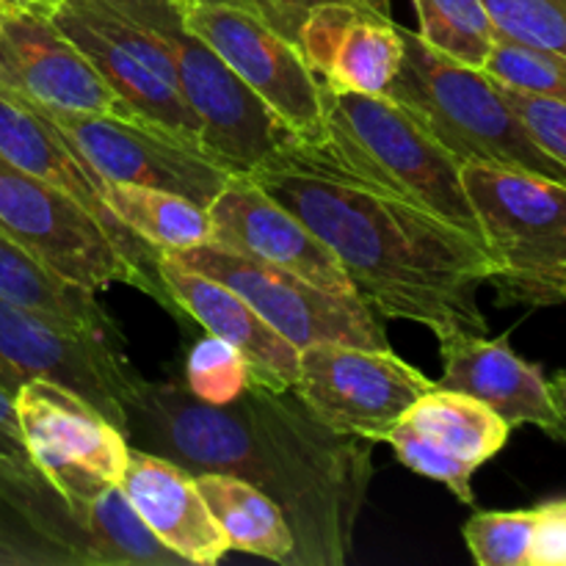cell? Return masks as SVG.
<instances>
[{"mask_svg": "<svg viewBox=\"0 0 566 566\" xmlns=\"http://www.w3.org/2000/svg\"><path fill=\"white\" fill-rule=\"evenodd\" d=\"M534 545L528 566H566V497L536 506Z\"/></svg>", "mask_w": 566, "mask_h": 566, "instance_id": "obj_35", "label": "cell"}, {"mask_svg": "<svg viewBox=\"0 0 566 566\" xmlns=\"http://www.w3.org/2000/svg\"><path fill=\"white\" fill-rule=\"evenodd\" d=\"M0 232L66 282L105 291L127 285L171 307L155 274L136 263L75 197L0 155Z\"/></svg>", "mask_w": 566, "mask_h": 566, "instance_id": "obj_7", "label": "cell"}, {"mask_svg": "<svg viewBox=\"0 0 566 566\" xmlns=\"http://www.w3.org/2000/svg\"><path fill=\"white\" fill-rule=\"evenodd\" d=\"M307 147L357 180L484 241L459 160L387 94L324 88V136Z\"/></svg>", "mask_w": 566, "mask_h": 566, "instance_id": "obj_3", "label": "cell"}, {"mask_svg": "<svg viewBox=\"0 0 566 566\" xmlns=\"http://www.w3.org/2000/svg\"><path fill=\"white\" fill-rule=\"evenodd\" d=\"M108 208L133 235L142 238L155 252H182V249L202 247L213 238L208 210L180 193L111 182Z\"/></svg>", "mask_w": 566, "mask_h": 566, "instance_id": "obj_26", "label": "cell"}, {"mask_svg": "<svg viewBox=\"0 0 566 566\" xmlns=\"http://www.w3.org/2000/svg\"><path fill=\"white\" fill-rule=\"evenodd\" d=\"M536 509L475 512L464 523V542L479 566H528L536 531Z\"/></svg>", "mask_w": 566, "mask_h": 566, "instance_id": "obj_29", "label": "cell"}, {"mask_svg": "<svg viewBox=\"0 0 566 566\" xmlns=\"http://www.w3.org/2000/svg\"><path fill=\"white\" fill-rule=\"evenodd\" d=\"M133 448L191 475L258 486L293 531L287 566H343L370 486V446L321 423L293 390L249 385L230 403L199 401L182 381H142L125 415Z\"/></svg>", "mask_w": 566, "mask_h": 566, "instance_id": "obj_1", "label": "cell"}, {"mask_svg": "<svg viewBox=\"0 0 566 566\" xmlns=\"http://www.w3.org/2000/svg\"><path fill=\"white\" fill-rule=\"evenodd\" d=\"M31 108L48 116L81 149L83 158L111 182L180 193L208 210L232 177L202 149L144 119L86 114V111H48L39 105Z\"/></svg>", "mask_w": 566, "mask_h": 566, "instance_id": "obj_14", "label": "cell"}, {"mask_svg": "<svg viewBox=\"0 0 566 566\" xmlns=\"http://www.w3.org/2000/svg\"><path fill=\"white\" fill-rule=\"evenodd\" d=\"M0 296L64 321V324L119 337L111 315L97 302V293L44 269L3 232H0Z\"/></svg>", "mask_w": 566, "mask_h": 566, "instance_id": "obj_25", "label": "cell"}, {"mask_svg": "<svg viewBox=\"0 0 566 566\" xmlns=\"http://www.w3.org/2000/svg\"><path fill=\"white\" fill-rule=\"evenodd\" d=\"M210 241L285 269L343 296H357L332 249L252 177H230L208 208Z\"/></svg>", "mask_w": 566, "mask_h": 566, "instance_id": "obj_18", "label": "cell"}, {"mask_svg": "<svg viewBox=\"0 0 566 566\" xmlns=\"http://www.w3.org/2000/svg\"><path fill=\"white\" fill-rule=\"evenodd\" d=\"M492 260L497 304L553 307L566 302V186L528 171L462 166Z\"/></svg>", "mask_w": 566, "mask_h": 566, "instance_id": "obj_5", "label": "cell"}, {"mask_svg": "<svg viewBox=\"0 0 566 566\" xmlns=\"http://www.w3.org/2000/svg\"><path fill=\"white\" fill-rule=\"evenodd\" d=\"M509 437L512 426L486 403L434 385L387 431L385 442L412 473L448 486L459 503L473 506L475 470L495 459Z\"/></svg>", "mask_w": 566, "mask_h": 566, "instance_id": "obj_17", "label": "cell"}, {"mask_svg": "<svg viewBox=\"0 0 566 566\" xmlns=\"http://www.w3.org/2000/svg\"><path fill=\"white\" fill-rule=\"evenodd\" d=\"M155 269L171 310L186 313L208 335L221 337L243 354L249 385L271 392L293 390L298 376V348L271 329L247 298L238 296L232 287L177 263L166 252H158Z\"/></svg>", "mask_w": 566, "mask_h": 566, "instance_id": "obj_21", "label": "cell"}, {"mask_svg": "<svg viewBox=\"0 0 566 566\" xmlns=\"http://www.w3.org/2000/svg\"><path fill=\"white\" fill-rule=\"evenodd\" d=\"M429 48L468 66H484L497 31L481 0H412Z\"/></svg>", "mask_w": 566, "mask_h": 566, "instance_id": "obj_27", "label": "cell"}, {"mask_svg": "<svg viewBox=\"0 0 566 566\" xmlns=\"http://www.w3.org/2000/svg\"><path fill=\"white\" fill-rule=\"evenodd\" d=\"M481 70L520 92L566 103V55L497 36Z\"/></svg>", "mask_w": 566, "mask_h": 566, "instance_id": "obj_28", "label": "cell"}, {"mask_svg": "<svg viewBox=\"0 0 566 566\" xmlns=\"http://www.w3.org/2000/svg\"><path fill=\"white\" fill-rule=\"evenodd\" d=\"M551 381V396H553V403H556V409L562 412V418L566 420V370H558Z\"/></svg>", "mask_w": 566, "mask_h": 566, "instance_id": "obj_37", "label": "cell"}, {"mask_svg": "<svg viewBox=\"0 0 566 566\" xmlns=\"http://www.w3.org/2000/svg\"><path fill=\"white\" fill-rule=\"evenodd\" d=\"M182 385L199 401L230 403L249 387L247 359L235 346L205 332V337L188 348Z\"/></svg>", "mask_w": 566, "mask_h": 566, "instance_id": "obj_30", "label": "cell"}, {"mask_svg": "<svg viewBox=\"0 0 566 566\" xmlns=\"http://www.w3.org/2000/svg\"><path fill=\"white\" fill-rule=\"evenodd\" d=\"M166 254L232 287L238 296L247 298L258 310L260 318L271 329L280 332L298 352L313 343H348V346L365 348L390 346L385 326L379 324V313L370 310L359 296L332 293L304 276L232 252L213 241Z\"/></svg>", "mask_w": 566, "mask_h": 566, "instance_id": "obj_10", "label": "cell"}, {"mask_svg": "<svg viewBox=\"0 0 566 566\" xmlns=\"http://www.w3.org/2000/svg\"><path fill=\"white\" fill-rule=\"evenodd\" d=\"M164 42L182 99L199 125V147L227 175L249 177L269 164L293 133L182 20L177 0H114Z\"/></svg>", "mask_w": 566, "mask_h": 566, "instance_id": "obj_6", "label": "cell"}, {"mask_svg": "<svg viewBox=\"0 0 566 566\" xmlns=\"http://www.w3.org/2000/svg\"><path fill=\"white\" fill-rule=\"evenodd\" d=\"M3 3H22V6H48L53 0H3Z\"/></svg>", "mask_w": 566, "mask_h": 566, "instance_id": "obj_38", "label": "cell"}, {"mask_svg": "<svg viewBox=\"0 0 566 566\" xmlns=\"http://www.w3.org/2000/svg\"><path fill=\"white\" fill-rule=\"evenodd\" d=\"M497 36L566 55V0H481Z\"/></svg>", "mask_w": 566, "mask_h": 566, "instance_id": "obj_31", "label": "cell"}, {"mask_svg": "<svg viewBox=\"0 0 566 566\" xmlns=\"http://www.w3.org/2000/svg\"><path fill=\"white\" fill-rule=\"evenodd\" d=\"M14 407L33 464L61 495L119 484L130 442L92 401L64 385L33 379L14 392Z\"/></svg>", "mask_w": 566, "mask_h": 566, "instance_id": "obj_15", "label": "cell"}, {"mask_svg": "<svg viewBox=\"0 0 566 566\" xmlns=\"http://www.w3.org/2000/svg\"><path fill=\"white\" fill-rule=\"evenodd\" d=\"M431 387L434 381L426 379L390 346L313 343L298 352L293 392L329 429L385 442L387 431Z\"/></svg>", "mask_w": 566, "mask_h": 566, "instance_id": "obj_12", "label": "cell"}, {"mask_svg": "<svg viewBox=\"0 0 566 566\" xmlns=\"http://www.w3.org/2000/svg\"><path fill=\"white\" fill-rule=\"evenodd\" d=\"M0 503L11 509L31 534L75 558L77 566H182L166 551L119 484H99L81 495H61L42 473L17 484Z\"/></svg>", "mask_w": 566, "mask_h": 566, "instance_id": "obj_13", "label": "cell"}, {"mask_svg": "<svg viewBox=\"0 0 566 566\" xmlns=\"http://www.w3.org/2000/svg\"><path fill=\"white\" fill-rule=\"evenodd\" d=\"M243 6L254 11V14L263 17L276 33H282L285 39H291L296 44L298 28L307 20V14L318 6L326 3H365L374 6V9L390 14V0H241Z\"/></svg>", "mask_w": 566, "mask_h": 566, "instance_id": "obj_34", "label": "cell"}, {"mask_svg": "<svg viewBox=\"0 0 566 566\" xmlns=\"http://www.w3.org/2000/svg\"><path fill=\"white\" fill-rule=\"evenodd\" d=\"M401 31V70L385 94L401 103L459 166L528 171L566 186L564 166L534 142L484 70L446 59L415 31Z\"/></svg>", "mask_w": 566, "mask_h": 566, "instance_id": "obj_4", "label": "cell"}, {"mask_svg": "<svg viewBox=\"0 0 566 566\" xmlns=\"http://www.w3.org/2000/svg\"><path fill=\"white\" fill-rule=\"evenodd\" d=\"M182 20L280 116L298 142L324 136V86L291 39L241 0H177Z\"/></svg>", "mask_w": 566, "mask_h": 566, "instance_id": "obj_11", "label": "cell"}, {"mask_svg": "<svg viewBox=\"0 0 566 566\" xmlns=\"http://www.w3.org/2000/svg\"><path fill=\"white\" fill-rule=\"evenodd\" d=\"M119 490L149 534L186 564L213 566L230 553V542L210 514L197 481L180 464L130 446Z\"/></svg>", "mask_w": 566, "mask_h": 566, "instance_id": "obj_23", "label": "cell"}, {"mask_svg": "<svg viewBox=\"0 0 566 566\" xmlns=\"http://www.w3.org/2000/svg\"><path fill=\"white\" fill-rule=\"evenodd\" d=\"M33 473H39V468L33 464L25 446V437H22L20 418H17L14 407V392L0 387V501L17 484L31 479Z\"/></svg>", "mask_w": 566, "mask_h": 566, "instance_id": "obj_33", "label": "cell"}, {"mask_svg": "<svg viewBox=\"0 0 566 566\" xmlns=\"http://www.w3.org/2000/svg\"><path fill=\"white\" fill-rule=\"evenodd\" d=\"M39 9L138 119L202 149L197 119L177 86L175 64L144 22L114 0H53Z\"/></svg>", "mask_w": 566, "mask_h": 566, "instance_id": "obj_8", "label": "cell"}, {"mask_svg": "<svg viewBox=\"0 0 566 566\" xmlns=\"http://www.w3.org/2000/svg\"><path fill=\"white\" fill-rule=\"evenodd\" d=\"M249 177L332 249L370 310L434 335L486 332L479 291L492 260L484 241L357 180L298 138Z\"/></svg>", "mask_w": 566, "mask_h": 566, "instance_id": "obj_2", "label": "cell"}, {"mask_svg": "<svg viewBox=\"0 0 566 566\" xmlns=\"http://www.w3.org/2000/svg\"><path fill=\"white\" fill-rule=\"evenodd\" d=\"M33 379L70 387L122 431L127 403L144 381L119 337L64 324L0 296V387L17 392Z\"/></svg>", "mask_w": 566, "mask_h": 566, "instance_id": "obj_9", "label": "cell"}, {"mask_svg": "<svg viewBox=\"0 0 566 566\" xmlns=\"http://www.w3.org/2000/svg\"><path fill=\"white\" fill-rule=\"evenodd\" d=\"M0 566H77L75 558L48 545L36 534H20L0 525Z\"/></svg>", "mask_w": 566, "mask_h": 566, "instance_id": "obj_36", "label": "cell"}, {"mask_svg": "<svg viewBox=\"0 0 566 566\" xmlns=\"http://www.w3.org/2000/svg\"><path fill=\"white\" fill-rule=\"evenodd\" d=\"M0 155L11 160L20 169L31 171L39 180L50 182V186L61 188L70 197H75L88 213L99 219V224L116 238L122 249L136 260L142 269L158 276L155 269V252L153 247L133 235L125 224L114 216L108 208V186L86 158L81 149L53 125L44 114L22 103L20 97L9 92H0Z\"/></svg>", "mask_w": 566, "mask_h": 566, "instance_id": "obj_22", "label": "cell"}, {"mask_svg": "<svg viewBox=\"0 0 566 566\" xmlns=\"http://www.w3.org/2000/svg\"><path fill=\"white\" fill-rule=\"evenodd\" d=\"M193 481L210 514L224 531L230 551L287 564L293 553V531L282 509L269 495L224 473H199Z\"/></svg>", "mask_w": 566, "mask_h": 566, "instance_id": "obj_24", "label": "cell"}, {"mask_svg": "<svg viewBox=\"0 0 566 566\" xmlns=\"http://www.w3.org/2000/svg\"><path fill=\"white\" fill-rule=\"evenodd\" d=\"M0 92L48 111L138 119L39 6L0 0Z\"/></svg>", "mask_w": 566, "mask_h": 566, "instance_id": "obj_16", "label": "cell"}, {"mask_svg": "<svg viewBox=\"0 0 566 566\" xmlns=\"http://www.w3.org/2000/svg\"><path fill=\"white\" fill-rule=\"evenodd\" d=\"M437 340L442 354V379L434 381L437 387L473 396L512 429L536 426L553 440L566 442V420L553 403L551 381L539 365L514 354L506 337L486 340L473 332H442Z\"/></svg>", "mask_w": 566, "mask_h": 566, "instance_id": "obj_20", "label": "cell"}, {"mask_svg": "<svg viewBox=\"0 0 566 566\" xmlns=\"http://www.w3.org/2000/svg\"><path fill=\"white\" fill-rule=\"evenodd\" d=\"M497 88H501L509 108L520 116L525 130L534 136V142L566 169V103L542 97V94L520 92L506 83H497Z\"/></svg>", "mask_w": 566, "mask_h": 566, "instance_id": "obj_32", "label": "cell"}, {"mask_svg": "<svg viewBox=\"0 0 566 566\" xmlns=\"http://www.w3.org/2000/svg\"><path fill=\"white\" fill-rule=\"evenodd\" d=\"M296 48L326 92L385 94L403 61V31L365 3L318 6L302 22Z\"/></svg>", "mask_w": 566, "mask_h": 566, "instance_id": "obj_19", "label": "cell"}]
</instances>
